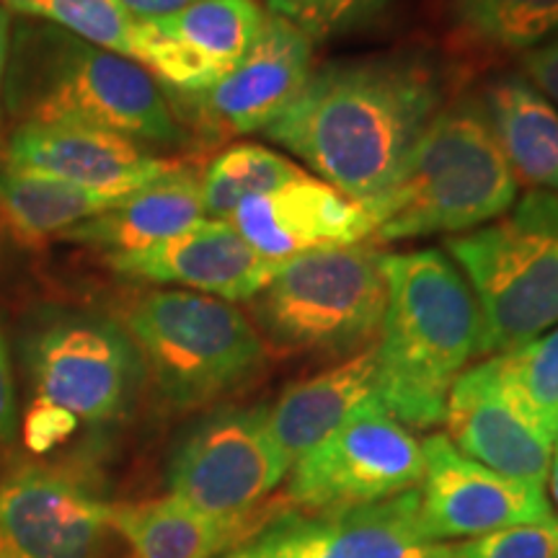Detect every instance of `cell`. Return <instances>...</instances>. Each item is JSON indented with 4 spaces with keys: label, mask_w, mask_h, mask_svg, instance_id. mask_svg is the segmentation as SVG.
<instances>
[{
    "label": "cell",
    "mask_w": 558,
    "mask_h": 558,
    "mask_svg": "<svg viewBox=\"0 0 558 558\" xmlns=\"http://www.w3.org/2000/svg\"><path fill=\"white\" fill-rule=\"evenodd\" d=\"M439 109L435 75L422 62H331L313 70L264 135L344 197L365 202L396 177Z\"/></svg>",
    "instance_id": "obj_1"
},
{
    "label": "cell",
    "mask_w": 558,
    "mask_h": 558,
    "mask_svg": "<svg viewBox=\"0 0 558 558\" xmlns=\"http://www.w3.org/2000/svg\"><path fill=\"white\" fill-rule=\"evenodd\" d=\"M388 303L375 341V396L411 429L445 422L450 388L481 357L469 279L439 248L383 254Z\"/></svg>",
    "instance_id": "obj_2"
},
{
    "label": "cell",
    "mask_w": 558,
    "mask_h": 558,
    "mask_svg": "<svg viewBox=\"0 0 558 558\" xmlns=\"http://www.w3.org/2000/svg\"><path fill=\"white\" fill-rule=\"evenodd\" d=\"M3 107L19 124H81L143 145L186 140L166 90L140 62L34 19L13 26Z\"/></svg>",
    "instance_id": "obj_3"
},
{
    "label": "cell",
    "mask_w": 558,
    "mask_h": 558,
    "mask_svg": "<svg viewBox=\"0 0 558 558\" xmlns=\"http://www.w3.org/2000/svg\"><path fill=\"white\" fill-rule=\"evenodd\" d=\"M518 199L484 101L460 99L439 109L396 177L360 202L373 222L369 241H407L463 233L501 218Z\"/></svg>",
    "instance_id": "obj_4"
},
{
    "label": "cell",
    "mask_w": 558,
    "mask_h": 558,
    "mask_svg": "<svg viewBox=\"0 0 558 558\" xmlns=\"http://www.w3.org/2000/svg\"><path fill=\"white\" fill-rule=\"evenodd\" d=\"M122 329L158 393L179 409L233 393L267 362V344L246 313L202 292H143L124 311Z\"/></svg>",
    "instance_id": "obj_5"
},
{
    "label": "cell",
    "mask_w": 558,
    "mask_h": 558,
    "mask_svg": "<svg viewBox=\"0 0 558 558\" xmlns=\"http://www.w3.org/2000/svg\"><path fill=\"white\" fill-rule=\"evenodd\" d=\"M386 303L383 254L367 243L282 262L248 300L256 331L277 352L341 360L378 341Z\"/></svg>",
    "instance_id": "obj_6"
},
{
    "label": "cell",
    "mask_w": 558,
    "mask_h": 558,
    "mask_svg": "<svg viewBox=\"0 0 558 558\" xmlns=\"http://www.w3.org/2000/svg\"><path fill=\"white\" fill-rule=\"evenodd\" d=\"M512 207L448 241L476 295L481 354L512 352L558 326V194L535 190Z\"/></svg>",
    "instance_id": "obj_7"
},
{
    "label": "cell",
    "mask_w": 558,
    "mask_h": 558,
    "mask_svg": "<svg viewBox=\"0 0 558 558\" xmlns=\"http://www.w3.org/2000/svg\"><path fill=\"white\" fill-rule=\"evenodd\" d=\"M140 354L117 320L60 313L26 341L32 409L24 432L32 450L47 452L78 427L107 424L130 407Z\"/></svg>",
    "instance_id": "obj_8"
},
{
    "label": "cell",
    "mask_w": 558,
    "mask_h": 558,
    "mask_svg": "<svg viewBox=\"0 0 558 558\" xmlns=\"http://www.w3.org/2000/svg\"><path fill=\"white\" fill-rule=\"evenodd\" d=\"M290 465L269 432V407L222 409L199 418L173 450L169 494L243 538L277 512L271 492Z\"/></svg>",
    "instance_id": "obj_9"
},
{
    "label": "cell",
    "mask_w": 558,
    "mask_h": 558,
    "mask_svg": "<svg viewBox=\"0 0 558 558\" xmlns=\"http://www.w3.org/2000/svg\"><path fill=\"white\" fill-rule=\"evenodd\" d=\"M422 476V442L369 399L292 465L277 505L298 514H337L416 488Z\"/></svg>",
    "instance_id": "obj_10"
},
{
    "label": "cell",
    "mask_w": 558,
    "mask_h": 558,
    "mask_svg": "<svg viewBox=\"0 0 558 558\" xmlns=\"http://www.w3.org/2000/svg\"><path fill=\"white\" fill-rule=\"evenodd\" d=\"M220 558H456V543L432 538L418 488L337 514L277 512Z\"/></svg>",
    "instance_id": "obj_11"
},
{
    "label": "cell",
    "mask_w": 558,
    "mask_h": 558,
    "mask_svg": "<svg viewBox=\"0 0 558 558\" xmlns=\"http://www.w3.org/2000/svg\"><path fill=\"white\" fill-rule=\"evenodd\" d=\"M259 0H199L160 19H135L132 60L177 94H202L246 60L267 26Z\"/></svg>",
    "instance_id": "obj_12"
},
{
    "label": "cell",
    "mask_w": 558,
    "mask_h": 558,
    "mask_svg": "<svg viewBox=\"0 0 558 558\" xmlns=\"http://www.w3.org/2000/svg\"><path fill=\"white\" fill-rule=\"evenodd\" d=\"M422 452L418 512L432 538L471 541L505 527L556 520L546 488L486 469L463 456L448 435L427 437Z\"/></svg>",
    "instance_id": "obj_13"
},
{
    "label": "cell",
    "mask_w": 558,
    "mask_h": 558,
    "mask_svg": "<svg viewBox=\"0 0 558 558\" xmlns=\"http://www.w3.org/2000/svg\"><path fill=\"white\" fill-rule=\"evenodd\" d=\"M445 424L448 439L463 456L501 476L546 486L556 432L527 409L494 357L456 380Z\"/></svg>",
    "instance_id": "obj_14"
},
{
    "label": "cell",
    "mask_w": 558,
    "mask_h": 558,
    "mask_svg": "<svg viewBox=\"0 0 558 558\" xmlns=\"http://www.w3.org/2000/svg\"><path fill=\"white\" fill-rule=\"evenodd\" d=\"M109 505L60 471L21 469L0 484V558H96Z\"/></svg>",
    "instance_id": "obj_15"
},
{
    "label": "cell",
    "mask_w": 558,
    "mask_h": 558,
    "mask_svg": "<svg viewBox=\"0 0 558 558\" xmlns=\"http://www.w3.org/2000/svg\"><path fill=\"white\" fill-rule=\"evenodd\" d=\"M313 41L290 21L269 13L259 41L233 73L190 96L205 128L218 135L264 132L295 101L313 73Z\"/></svg>",
    "instance_id": "obj_16"
},
{
    "label": "cell",
    "mask_w": 558,
    "mask_h": 558,
    "mask_svg": "<svg viewBox=\"0 0 558 558\" xmlns=\"http://www.w3.org/2000/svg\"><path fill=\"white\" fill-rule=\"evenodd\" d=\"M9 171L90 190L137 192L173 169L137 140L81 124H16L5 145Z\"/></svg>",
    "instance_id": "obj_17"
},
{
    "label": "cell",
    "mask_w": 558,
    "mask_h": 558,
    "mask_svg": "<svg viewBox=\"0 0 558 558\" xmlns=\"http://www.w3.org/2000/svg\"><path fill=\"white\" fill-rule=\"evenodd\" d=\"M117 275L213 295L228 303H248L275 277L282 262L264 259L226 220H202L156 246L109 254Z\"/></svg>",
    "instance_id": "obj_18"
},
{
    "label": "cell",
    "mask_w": 558,
    "mask_h": 558,
    "mask_svg": "<svg viewBox=\"0 0 558 558\" xmlns=\"http://www.w3.org/2000/svg\"><path fill=\"white\" fill-rule=\"evenodd\" d=\"M228 222L251 248L271 262L354 246L373 235V222L360 202L308 173L262 197L246 199Z\"/></svg>",
    "instance_id": "obj_19"
},
{
    "label": "cell",
    "mask_w": 558,
    "mask_h": 558,
    "mask_svg": "<svg viewBox=\"0 0 558 558\" xmlns=\"http://www.w3.org/2000/svg\"><path fill=\"white\" fill-rule=\"evenodd\" d=\"M207 220L202 173L177 163L163 177L130 194L122 205L65 230L60 241L83 243L109 254L156 246Z\"/></svg>",
    "instance_id": "obj_20"
},
{
    "label": "cell",
    "mask_w": 558,
    "mask_h": 558,
    "mask_svg": "<svg viewBox=\"0 0 558 558\" xmlns=\"http://www.w3.org/2000/svg\"><path fill=\"white\" fill-rule=\"evenodd\" d=\"M375 344L324 373L300 380L269 407V432L288 465L308 456L375 396Z\"/></svg>",
    "instance_id": "obj_21"
},
{
    "label": "cell",
    "mask_w": 558,
    "mask_h": 558,
    "mask_svg": "<svg viewBox=\"0 0 558 558\" xmlns=\"http://www.w3.org/2000/svg\"><path fill=\"white\" fill-rule=\"evenodd\" d=\"M484 109L514 179L558 194V109L518 75L494 81Z\"/></svg>",
    "instance_id": "obj_22"
},
{
    "label": "cell",
    "mask_w": 558,
    "mask_h": 558,
    "mask_svg": "<svg viewBox=\"0 0 558 558\" xmlns=\"http://www.w3.org/2000/svg\"><path fill=\"white\" fill-rule=\"evenodd\" d=\"M109 530L122 535L132 558H218L246 538L209 520L171 494L132 505H109Z\"/></svg>",
    "instance_id": "obj_23"
},
{
    "label": "cell",
    "mask_w": 558,
    "mask_h": 558,
    "mask_svg": "<svg viewBox=\"0 0 558 558\" xmlns=\"http://www.w3.org/2000/svg\"><path fill=\"white\" fill-rule=\"evenodd\" d=\"M128 197V192L26 177L0 166V218L24 241H45L52 235L60 239L65 230L114 209Z\"/></svg>",
    "instance_id": "obj_24"
},
{
    "label": "cell",
    "mask_w": 558,
    "mask_h": 558,
    "mask_svg": "<svg viewBox=\"0 0 558 558\" xmlns=\"http://www.w3.org/2000/svg\"><path fill=\"white\" fill-rule=\"evenodd\" d=\"M305 171L264 145H230L213 158L202 173V202L209 220H230V215L251 197L290 184Z\"/></svg>",
    "instance_id": "obj_25"
},
{
    "label": "cell",
    "mask_w": 558,
    "mask_h": 558,
    "mask_svg": "<svg viewBox=\"0 0 558 558\" xmlns=\"http://www.w3.org/2000/svg\"><path fill=\"white\" fill-rule=\"evenodd\" d=\"M458 32L492 50L527 52L558 34V0H448Z\"/></svg>",
    "instance_id": "obj_26"
},
{
    "label": "cell",
    "mask_w": 558,
    "mask_h": 558,
    "mask_svg": "<svg viewBox=\"0 0 558 558\" xmlns=\"http://www.w3.org/2000/svg\"><path fill=\"white\" fill-rule=\"evenodd\" d=\"M11 13L65 29L132 60L135 19L117 0H0Z\"/></svg>",
    "instance_id": "obj_27"
},
{
    "label": "cell",
    "mask_w": 558,
    "mask_h": 558,
    "mask_svg": "<svg viewBox=\"0 0 558 558\" xmlns=\"http://www.w3.org/2000/svg\"><path fill=\"white\" fill-rule=\"evenodd\" d=\"M492 357L527 409L558 435V326L512 352Z\"/></svg>",
    "instance_id": "obj_28"
},
{
    "label": "cell",
    "mask_w": 558,
    "mask_h": 558,
    "mask_svg": "<svg viewBox=\"0 0 558 558\" xmlns=\"http://www.w3.org/2000/svg\"><path fill=\"white\" fill-rule=\"evenodd\" d=\"M269 13L290 21L313 41L341 37L378 21L393 0H264Z\"/></svg>",
    "instance_id": "obj_29"
},
{
    "label": "cell",
    "mask_w": 558,
    "mask_h": 558,
    "mask_svg": "<svg viewBox=\"0 0 558 558\" xmlns=\"http://www.w3.org/2000/svg\"><path fill=\"white\" fill-rule=\"evenodd\" d=\"M456 558H558V522L514 525L456 543Z\"/></svg>",
    "instance_id": "obj_30"
},
{
    "label": "cell",
    "mask_w": 558,
    "mask_h": 558,
    "mask_svg": "<svg viewBox=\"0 0 558 558\" xmlns=\"http://www.w3.org/2000/svg\"><path fill=\"white\" fill-rule=\"evenodd\" d=\"M522 70L546 99L558 107V34L522 54Z\"/></svg>",
    "instance_id": "obj_31"
},
{
    "label": "cell",
    "mask_w": 558,
    "mask_h": 558,
    "mask_svg": "<svg viewBox=\"0 0 558 558\" xmlns=\"http://www.w3.org/2000/svg\"><path fill=\"white\" fill-rule=\"evenodd\" d=\"M16 427H19L16 380H13L9 344H5L3 329H0V445H5L13 435H16Z\"/></svg>",
    "instance_id": "obj_32"
},
{
    "label": "cell",
    "mask_w": 558,
    "mask_h": 558,
    "mask_svg": "<svg viewBox=\"0 0 558 558\" xmlns=\"http://www.w3.org/2000/svg\"><path fill=\"white\" fill-rule=\"evenodd\" d=\"M132 19H160L171 16V13L184 11L186 5L199 3V0H117Z\"/></svg>",
    "instance_id": "obj_33"
},
{
    "label": "cell",
    "mask_w": 558,
    "mask_h": 558,
    "mask_svg": "<svg viewBox=\"0 0 558 558\" xmlns=\"http://www.w3.org/2000/svg\"><path fill=\"white\" fill-rule=\"evenodd\" d=\"M11 37H13V13L0 3V107H3V81H5V68H9Z\"/></svg>",
    "instance_id": "obj_34"
},
{
    "label": "cell",
    "mask_w": 558,
    "mask_h": 558,
    "mask_svg": "<svg viewBox=\"0 0 558 558\" xmlns=\"http://www.w3.org/2000/svg\"><path fill=\"white\" fill-rule=\"evenodd\" d=\"M548 478H550V499H554L556 522H558V435H556V445H554V458H550Z\"/></svg>",
    "instance_id": "obj_35"
},
{
    "label": "cell",
    "mask_w": 558,
    "mask_h": 558,
    "mask_svg": "<svg viewBox=\"0 0 558 558\" xmlns=\"http://www.w3.org/2000/svg\"><path fill=\"white\" fill-rule=\"evenodd\" d=\"M5 233H9V228H5L3 218H0V256H3V241H5Z\"/></svg>",
    "instance_id": "obj_36"
}]
</instances>
